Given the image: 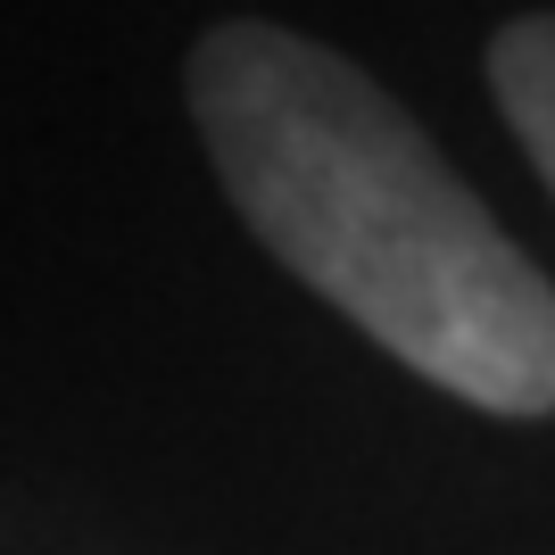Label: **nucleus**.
Listing matches in <instances>:
<instances>
[{"instance_id":"nucleus-1","label":"nucleus","mask_w":555,"mask_h":555,"mask_svg":"<svg viewBox=\"0 0 555 555\" xmlns=\"http://www.w3.org/2000/svg\"><path fill=\"white\" fill-rule=\"evenodd\" d=\"M191 116L249 232L357 332L489 415L555 406V291L373 75L282 25L191 50Z\"/></svg>"},{"instance_id":"nucleus-2","label":"nucleus","mask_w":555,"mask_h":555,"mask_svg":"<svg viewBox=\"0 0 555 555\" xmlns=\"http://www.w3.org/2000/svg\"><path fill=\"white\" fill-rule=\"evenodd\" d=\"M489 92H498L506 125L522 133L531 166L555 191V17H514L489 42Z\"/></svg>"}]
</instances>
